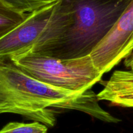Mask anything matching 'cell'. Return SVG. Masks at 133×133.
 I'll use <instances>...</instances> for the list:
<instances>
[{
  "label": "cell",
  "mask_w": 133,
  "mask_h": 133,
  "mask_svg": "<svg viewBox=\"0 0 133 133\" xmlns=\"http://www.w3.org/2000/svg\"><path fill=\"white\" fill-rule=\"evenodd\" d=\"M34 79L55 88L81 94L101 81L103 74L94 65L90 56L59 59L27 51L10 57Z\"/></svg>",
  "instance_id": "3957f363"
},
{
  "label": "cell",
  "mask_w": 133,
  "mask_h": 133,
  "mask_svg": "<svg viewBox=\"0 0 133 133\" xmlns=\"http://www.w3.org/2000/svg\"><path fill=\"white\" fill-rule=\"evenodd\" d=\"M56 2L29 13L26 19L0 39V57H10L31 50L47 31Z\"/></svg>",
  "instance_id": "5b68a950"
},
{
  "label": "cell",
  "mask_w": 133,
  "mask_h": 133,
  "mask_svg": "<svg viewBox=\"0 0 133 133\" xmlns=\"http://www.w3.org/2000/svg\"><path fill=\"white\" fill-rule=\"evenodd\" d=\"M18 12L29 14L48 5L57 2V0H2Z\"/></svg>",
  "instance_id": "30bf717a"
},
{
  "label": "cell",
  "mask_w": 133,
  "mask_h": 133,
  "mask_svg": "<svg viewBox=\"0 0 133 133\" xmlns=\"http://www.w3.org/2000/svg\"><path fill=\"white\" fill-rule=\"evenodd\" d=\"M80 94L44 84L26 74L10 58L0 57V114H18L53 127L57 119L53 108L62 109Z\"/></svg>",
  "instance_id": "7a4b0ae2"
},
{
  "label": "cell",
  "mask_w": 133,
  "mask_h": 133,
  "mask_svg": "<svg viewBox=\"0 0 133 133\" xmlns=\"http://www.w3.org/2000/svg\"><path fill=\"white\" fill-rule=\"evenodd\" d=\"M132 0H57L50 24L29 51L59 59L90 55Z\"/></svg>",
  "instance_id": "6da1fadb"
},
{
  "label": "cell",
  "mask_w": 133,
  "mask_h": 133,
  "mask_svg": "<svg viewBox=\"0 0 133 133\" xmlns=\"http://www.w3.org/2000/svg\"><path fill=\"white\" fill-rule=\"evenodd\" d=\"M132 51L133 0L90 56L95 67L104 75Z\"/></svg>",
  "instance_id": "277c9868"
},
{
  "label": "cell",
  "mask_w": 133,
  "mask_h": 133,
  "mask_svg": "<svg viewBox=\"0 0 133 133\" xmlns=\"http://www.w3.org/2000/svg\"><path fill=\"white\" fill-rule=\"evenodd\" d=\"M124 64L129 70H131L133 72V60H124Z\"/></svg>",
  "instance_id": "8fae6325"
},
{
  "label": "cell",
  "mask_w": 133,
  "mask_h": 133,
  "mask_svg": "<svg viewBox=\"0 0 133 133\" xmlns=\"http://www.w3.org/2000/svg\"><path fill=\"white\" fill-rule=\"evenodd\" d=\"M125 59L127 60H133V51L132 52V53H131V55H130L129 57H127V58H125Z\"/></svg>",
  "instance_id": "7c38bea8"
},
{
  "label": "cell",
  "mask_w": 133,
  "mask_h": 133,
  "mask_svg": "<svg viewBox=\"0 0 133 133\" xmlns=\"http://www.w3.org/2000/svg\"><path fill=\"white\" fill-rule=\"evenodd\" d=\"M98 101L97 95L92 91V88H90L65 104L62 109L79 110L107 123H117L120 122V119L104 110L99 106Z\"/></svg>",
  "instance_id": "52a82bcc"
},
{
  "label": "cell",
  "mask_w": 133,
  "mask_h": 133,
  "mask_svg": "<svg viewBox=\"0 0 133 133\" xmlns=\"http://www.w3.org/2000/svg\"><path fill=\"white\" fill-rule=\"evenodd\" d=\"M28 14L18 12L0 0V39L23 22Z\"/></svg>",
  "instance_id": "ba28073f"
},
{
  "label": "cell",
  "mask_w": 133,
  "mask_h": 133,
  "mask_svg": "<svg viewBox=\"0 0 133 133\" xmlns=\"http://www.w3.org/2000/svg\"><path fill=\"white\" fill-rule=\"evenodd\" d=\"M103 89L97 95L98 101H107L114 106L133 108V72L116 70L110 79L101 82Z\"/></svg>",
  "instance_id": "8992f818"
},
{
  "label": "cell",
  "mask_w": 133,
  "mask_h": 133,
  "mask_svg": "<svg viewBox=\"0 0 133 133\" xmlns=\"http://www.w3.org/2000/svg\"><path fill=\"white\" fill-rule=\"evenodd\" d=\"M48 127L37 122L32 123L10 122L4 126L0 133H48Z\"/></svg>",
  "instance_id": "9c48e42d"
}]
</instances>
